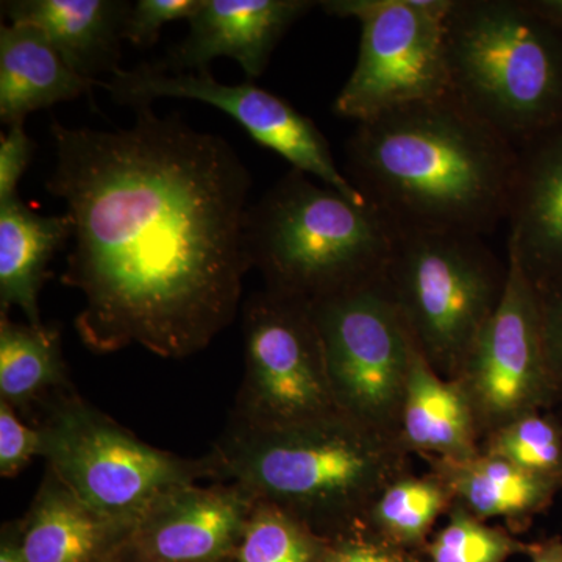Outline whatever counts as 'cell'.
Masks as SVG:
<instances>
[{
	"instance_id": "7402d4cb",
	"label": "cell",
	"mask_w": 562,
	"mask_h": 562,
	"mask_svg": "<svg viewBox=\"0 0 562 562\" xmlns=\"http://www.w3.org/2000/svg\"><path fill=\"white\" fill-rule=\"evenodd\" d=\"M60 331L0 321V401L27 409L44 395L68 391Z\"/></svg>"
},
{
	"instance_id": "ac0fdd59",
	"label": "cell",
	"mask_w": 562,
	"mask_h": 562,
	"mask_svg": "<svg viewBox=\"0 0 562 562\" xmlns=\"http://www.w3.org/2000/svg\"><path fill=\"white\" fill-rule=\"evenodd\" d=\"M397 438L406 452L425 460L464 461L482 453V436L464 391L432 371L416 346Z\"/></svg>"
},
{
	"instance_id": "7c38bea8",
	"label": "cell",
	"mask_w": 562,
	"mask_h": 562,
	"mask_svg": "<svg viewBox=\"0 0 562 562\" xmlns=\"http://www.w3.org/2000/svg\"><path fill=\"white\" fill-rule=\"evenodd\" d=\"M121 105L151 106L157 99H190L216 106L238 122L262 147L281 155L292 169L308 173L344 198L366 205L364 195L336 166L328 140L310 117L291 103L262 90L251 81L224 85L210 70L179 72L161 63H143L136 68L117 69L101 83Z\"/></svg>"
},
{
	"instance_id": "cb8c5ba5",
	"label": "cell",
	"mask_w": 562,
	"mask_h": 562,
	"mask_svg": "<svg viewBox=\"0 0 562 562\" xmlns=\"http://www.w3.org/2000/svg\"><path fill=\"white\" fill-rule=\"evenodd\" d=\"M328 539L322 538L308 525L294 516L255 502L241 541L236 549V562H324Z\"/></svg>"
},
{
	"instance_id": "9a60e30c",
	"label": "cell",
	"mask_w": 562,
	"mask_h": 562,
	"mask_svg": "<svg viewBox=\"0 0 562 562\" xmlns=\"http://www.w3.org/2000/svg\"><path fill=\"white\" fill-rule=\"evenodd\" d=\"M508 254L535 286L562 279V124L517 147Z\"/></svg>"
},
{
	"instance_id": "603a6c76",
	"label": "cell",
	"mask_w": 562,
	"mask_h": 562,
	"mask_svg": "<svg viewBox=\"0 0 562 562\" xmlns=\"http://www.w3.org/2000/svg\"><path fill=\"white\" fill-rule=\"evenodd\" d=\"M452 506V494L436 473L416 476L408 472L376 497L362 530L409 552L425 549L432 525Z\"/></svg>"
},
{
	"instance_id": "d4e9b609",
	"label": "cell",
	"mask_w": 562,
	"mask_h": 562,
	"mask_svg": "<svg viewBox=\"0 0 562 562\" xmlns=\"http://www.w3.org/2000/svg\"><path fill=\"white\" fill-rule=\"evenodd\" d=\"M482 452L562 487V425L553 414L531 413L492 432Z\"/></svg>"
},
{
	"instance_id": "8fae6325",
	"label": "cell",
	"mask_w": 562,
	"mask_h": 562,
	"mask_svg": "<svg viewBox=\"0 0 562 562\" xmlns=\"http://www.w3.org/2000/svg\"><path fill=\"white\" fill-rule=\"evenodd\" d=\"M454 382L471 403L482 442L519 417L562 401L543 346L538 291L513 255L501 305Z\"/></svg>"
},
{
	"instance_id": "44dd1931",
	"label": "cell",
	"mask_w": 562,
	"mask_h": 562,
	"mask_svg": "<svg viewBox=\"0 0 562 562\" xmlns=\"http://www.w3.org/2000/svg\"><path fill=\"white\" fill-rule=\"evenodd\" d=\"M74 236L68 213L41 216L20 198L0 202V310L16 306L33 327L41 322L38 295L47 266Z\"/></svg>"
},
{
	"instance_id": "f1b7e54d",
	"label": "cell",
	"mask_w": 562,
	"mask_h": 562,
	"mask_svg": "<svg viewBox=\"0 0 562 562\" xmlns=\"http://www.w3.org/2000/svg\"><path fill=\"white\" fill-rule=\"evenodd\" d=\"M324 562H419L409 550L392 546L372 532L358 530L328 539Z\"/></svg>"
},
{
	"instance_id": "836d02e7",
	"label": "cell",
	"mask_w": 562,
	"mask_h": 562,
	"mask_svg": "<svg viewBox=\"0 0 562 562\" xmlns=\"http://www.w3.org/2000/svg\"><path fill=\"white\" fill-rule=\"evenodd\" d=\"M0 562H24L20 550H18L14 530H11V528L3 532L2 543H0Z\"/></svg>"
},
{
	"instance_id": "2e32d148",
	"label": "cell",
	"mask_w": 562,
	"mask_h": 562,
	"mask_svg": "<svg viewBox=\"0 0 562 562\" xmlns=\"http://www.w3.org/2000/svg\"><path fill=\"white\" fill-rule=\"evenodd\" d=\"M128 530L92 512L47 469L14 538L24 562H109Z\"/></svg>"
},
{
	"instance_id": "3957f363",
	"label": "cell",
	"mask_w": 562,
	"mask_h": 562,
	"mask_svg": "<svg viewBox=\"0 0 562 562\" xmlns=\"http://www.w3.org/2000/svg\"><path fill=\"white\" fill-rule=\"evenodd\" d=\"M206 458L213 482L238 484L325 539L362 530L376 497L409 472L398 438L342 413L288 427L231 425Z\"/></svg>"
},
{
	"instance_id": "9c48e42d",
	"label": "cell",
	"mask_w": 562,
	"mask_h": 562,
	"mask_svg": "<svg viewBox=\"0 0 562 562\" xmlns=\"http://www.w3.org/2000/svg\"><path fill=\"white\" fill-rule=\"evenodd\" d=\"M339 412L397 438L414 342L384 281L310 303Z\"/></svg>"
},
{
	"instance_id": "1f68e13d",
	"label": "cell",
	"mask_w": 562,
	"mask_h": 562,
	"mask_svg": "<svg viewBox=\"0 0 562 562\" xmlns=\"http://www.w3.org/2000/svg\"><path fill=\"white\" fill-rule=\"evenodd\" d=\"M531 562H562V538L546 539V541L528 543Z\"/></svg>"
},
{
	"instance_id": "4dcf8cb0",
	"label": "cell",
	"mask_w": 562,
	"mask_h": 562,
	"mask_svg": "<svg viewBox=\"0 0 562 562\" xmlns=\"http://www.w3.org/2000/svg\"><path fill=\"white\" fill-rule=\"evenodd\" d=\"M543 346L554 380L562 392V279L536 286Z\"/></svg>"
},
{
	"instance_id": "ba28073f",
	"label": "cell",
	"mask_w": 562,
	"mask_h": 562,
	"mask_svg": "<svg viewBox=\"0 0 562 562\" xmlns=\"http://www.w3.org/2000/svg\"><path fill=\"white\" fill-rule=\"evenodd\" d=\"M331 16L361 24L360 54L333 110L368 122L453 94L446 18L453 0H325Z\"/></svg>"
},
{
	"instance_id": "d6986e66",
	"label": "cell",
	"mask_w": 562,
	"mask_h": 562,
	"mask_svg": "<svg viewBox=\"0 0 562 562\" xmlns=\"http://www.w3.org/2000/svg\"><path fill=\"white\" fill-rule=\"evenodd\" d=\"M427 462L431 472L449 487L453 505L483 522L501 517L516 532L527 530L532 519L546 513L562 491L550 480L483 452L471 460L428 458Z\"/></svg>"
},
{
	"instance_id": "6da1fadb",
	"label": "cell",
	"mask_w": 562,
	"mask_h": 562,
	"mask_svg": "<svg viewBox=\"0 0 562 562\" xmlns=\"http://www.w3.org/2000/svg\"><path fill=\"white\" fill-rule=\"evenodd\" d=\"M131 127L50 125L46 190L66 203L74 247L61 281L79 290L81 342L191 357L235 319L250 173L227 139L151 106Z\"/></svg>"
},
{
	"instance_id": "f546056e",
	"label": "cell",
	"mask_w": 562,
	"mask_h": 562,
	"mask_svg": "<svg viewBox=\"0 0 562 562\" xmlns=\"http://www.w3.org/2000/svg\"><path fill=\"white\" fill-rule=\"evenodd\" d=\"M33 150L35 143L24 124L10 125L0 140V202L18 198V184L31 165Z\"/></svg>"
},
{
	"instance_id": "8992f818",
	"label": "cell",
	"mask_w": 562,
	"mask_h": 562,
	"mask_svg": "<svg viewBox=\"0 0 562 562\" xmlns=\"http://www.w3.org/2000/svg\"><path fill=\"white\" fill-rule=\"evenodd\" d=\"M508 265L480 236L395 233L383 281L414 346L454 380L503 299Z\"/></svg>"
},
{
	"instance_id": "4fadbf2b",
	"label": "cell",
	"mask_w": 562,
	"mask_h": 562,
	"mask_svg": "<svg viewBox=\"0 0 562 562\" xmlns=\"http://www.w3.org/2000/svg\"><path fill=\"white\" fill-rule=\"evenodd\" d=\"M254 505L235 483L176 487L132 525L109 562H227Z\"/></svg>"
},
{
	"instance_id": "e0dca14e",
	"label": "cell",
	"mask_w": 562,
	"mask_h": 562,
	"mask_svg": "<svg viewBox=\"0 0 562 562\" xmlns=\"http://www.w3.org/2000/svg\"><path fill=\"white\" fill-rule=\"evenodd\" d=\"M131 3L122 0H9L2 11L10 24L40 29L63 60L83 79L114 74L121 58Z\"/></svg>"
},
{
	"instance_id": "d6a6232c",
	"label": "cell",
	"mask_w": 562,
	"mask_h": 562,
	"mask_svg": "<svg viewBox=\"0 0 562 562\" xmlns=\"http://www.w3.org/2000/svg\"><path fill=\"white\" fill-rule=\"evenodd\" d=\"M532 11L562 32V0H527Z\"/></svg>"
},
{
	"instance_id": "7a4b0ae2",
	"label": "cell",
	"mask_w": 562,
	"mask_h": 562,
	"mask_svg": "<svg viewBox=\"0 0 562 562\" xmlns=\"http://www.w3.org/2000/svg\"><path fill=\"white\" fill-rule=\"evenodd\" d=\"M349 180L395 233L491 235L506 220L517 147L450 94L361 122Z\"/></svg>"
},
{
	"instance_id": "ffe728a7",
	"label": "cell",
	"mask_w": 562,
	"mask_h": 562,
	"mask_svg": "<svg viewBox=\"0 0 562 562\" xmlns=\"http://www.w3.org/2000/svg\"><path fill=\"white\" fill-rule=\"evenodd\" d=\"M95 81L66 65L49 38L29 24L0 29V117L3 124H24L33 111L88 94Z\"/></svg>"
},
{
	"instance_id": "277c9868",
	"label": "cell",
	"mask_w": 562,
	"mask_h": 562,
	"mask_svg": "<svg viewBox=\"0 0 562 562\" xmlns=\"http://www.w3.org/2000/svg\"><path fill=\"white\" fill-rule=\"evenodd\" d=\"M394 241L375 206L358 205L299 169L247 211V257L266 290L308 305L382 280Z\"/></svg>"
},
{
	"instance_id": "4316f807",
	"label": "cell",
	"mask_w": 562,
	"mask_h": 562,
	"mask_svg": "<svg viewBox=\"0 0 562 562\" xmlns=\"http://www.w3.org/2000/svg\"><path fill=\"white\" fill-rule=\"evenodd\" d=\"M201 3L202 0H139L128 11L122 36L136 47H150L158 40L162 25L190 21Z\"/></svg>"
},
{
	"instance_id": "484cf974",
	"label": "cell",
	"mask_w": 562,
	"mask_h": 562,
	"mask_svg": "<svg viewBox=\"0 0 562 562\" xmlns=\"http://www.w3.org/2000/svg\"><path fill=\"white\" fill-rule=\"evenodd\" d=\"M447 516L449 524L425 546L428 562H505L528 552V543L490 527L461 506L453 505Z\"/></svg>"
},
{
	"instance_id": "30bf717a",
	"label": "cell",
	"mask_w": 562,
	"mask_h": 562,
	"mask_svg": "<svg viewBox=\"0 0 562 562\" xmlns=\"http://www.w3.org/2000/svg\"><path fill=\"white\" fill-rule=\"evenodd\" d=\"M243 319L246 372L232 425L288 427L341 413L308 303L265 290Z\"/></svg>"
},
{
	"instance_id": "5b68a950",
	"label": "cell",
	"mask_w": 562,
	"mask_h": 562,
	"mask_svg": "<svg viewBox=\"0 0 562 562\" xmlns=\"http://www.w3.org/2000/svg\"><path fill=\"white\" fill-rule=\"evenodd\" d=\"M453 92L514 147L562 124V32L527 0H453Z\"/></svg>"
},
{
	"instance_id": "5bb4252c",
	"label": "cell",
	"mask_w": 562,
	"mask_h": 562,
	"mask_svg": "<svg viewBox=\"0 0 562 562\" xmlns=\"http://www.w3.org/2000/svg\"><path fill=\"white\" fill-rule=\"evenodd\" d=\"M314 5L312 0H202L190 33L169 52L166 69L199 72L214 58L241 65L249 79L268 68L277 44Z\"/></svg>"
},
{
	"instance_id": "83f0119b",
	"label": "cell",
	"mask_w": 562,
	"mask_h": 562,
	"mask_svg": "<svg viewBox=\"0 0 562 562\" xmlns=\"http://www.w3.org/2000/svg\"><path fill=\"white\" fill-rule=\"evenodd\" d=\"M41 446L40 428L27 427L13 406L0 401V475L16 476L33 458H41Z\"/></svg>"
},
{
	"instance_id": "52a82bcc",
	"label": "cell",
	"mask_w": 562,
	"mask_h": 562,
	"mask_svg": "<svg viewBox=\"0 0 562 562\" xmlns=\"http://www.w3.org/2000/svg\"><path fill=\"white\" fill-rule=\"evenodd\" d=\"M38 428L47 469L92 512L127 527L169 491L211 480L209 458L155 449L69 391L52 398Z\"/></svg>"
}]
</instances>
